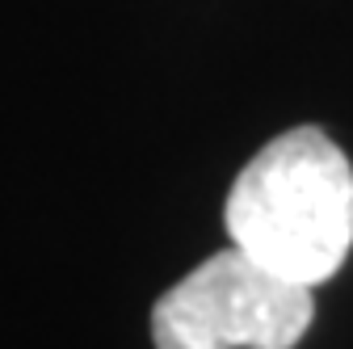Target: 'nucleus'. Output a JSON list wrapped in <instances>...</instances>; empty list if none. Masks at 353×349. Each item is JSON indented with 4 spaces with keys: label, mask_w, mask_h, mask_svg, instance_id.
<instances>
[{
    "label": "nucleus",
    "mask_w": 353,
    "mask_h": 349,
    "mask_svg": "<svg viewBox=\"0 0 353 349\" xmlns=\"http://www.w3.org/2000/svg\"><path fill=\"white\" fill-rule=\"evenodd\" d=\"M223 223L256 266L320 286L353 248V164L320 126H294L240 168Z\"/></svg>",
    "instance_id": "1"
},
{
    "label": "nucleus",
    "mask_w": 353,
    "mask_h": 349,
    "mask_svg": "<svg viewBox=\"0 0 353 349\" xmlns=\"http://www.w3.org/2000/svg\"><path fill=\"white\" fill-rule=\"evenodd\" d=\"M312 316V286L270 274L232 244L156 299L152 341L156 349H294Z\"/></svg>",
    "instance_id": "2"
}]
</instances>
